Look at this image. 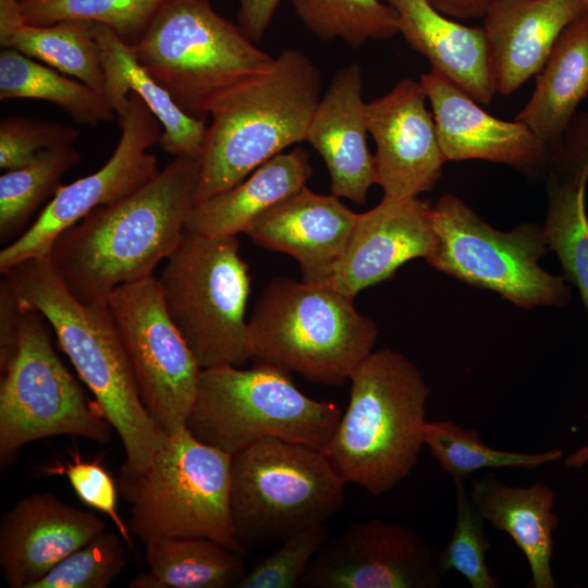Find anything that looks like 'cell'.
Listing matches in <instances>:
<instances>
[{"label": "cell", "mask_w": 588, "mask_h": 588, "mask_svg": "<svg viewBox=\"0 0 588 588\" xmlns=\"http://www.w3.org/2000/svg\"><path fill=\"white\" fill-rule=\"evenodd\" d=\"M397 16L405 41L431 64V70L488 105L494 90L485 34L437 11L428 0H382Z\"/></svg>", "instance_id": "obj_23"}, {"label": "cell", "mask_w": 588, "mask_h": 588, "mask_svg": "<svg viewBox=\"0 0 588 588\" xmlns=\"http://www.w3.org/2000/svg\"><path fill=\"white\" fill-rule=\"evenodd\" d=\"M550 177L585 186L588 179V112L572 120L560 142L549 150Z\"/></svg>", "instance_id": "obj_41"}, {"label": "cell", "mask_w": 588, "mask_h": 588, "mask_svg": "<svg viewBox=\"0 0 588 588\" xmlns=\"http://www.w3.org/2000/svg\"><path fill=\"white\" fill-rule=\"evenodd\" d=\"M21 305L39 311L79 378L120 437L125 462L120 473L143 470L166 444L149 416L108 304H84L68 290L48 256L25 260L2 273Z\"/></svg>", "instance_id": "obj_2"}, {"label": "cell", "mask_w": 588, "mask_h": 588, "mask_svg": "<svg viewBox=\"0 0 588 588\" xmlns=\"http://www.w3.org/2000/svg\"><path fill=\"white\" fill-rule=\"evenodd\" d=\"M357 217L339 197L305 186L264 212L245 233L262 247L294 257L302 281L327 284L343 258Z\"/></svg>", "instance_id": "obj_20"}, {"label": "cell", "mask_w": 588, "mask_h": 588, "mask_svg": "<svg viewBox=\"0 0 588 588\" xmlns=\"http://www.w3.org/2000/svg\"><path fill=\"white\" fill-rule=\"evenodd\" d=\"M21 307L17 350L1 371L2 468L32 441L74 436L107 443L113 429L98 402L86 396L57 355L44 316L34 308Z\"/></svg>", "instance_id": "obj_12"}, {"label": "cell", "mask_w": 588, "mask_h": 588, "mask_svg": "<svg viewBox=\"0 0 588 588\" xmlns=\"http://www.w3.org/2000/svg\"><path fill=\"white\" fill-rule=\"evenodd\" d=\"M22 307L17 295L5 275L0 280V371L14 357L20 336Z\"/></svg>", "instance_id": "obj_42"}, {"label": "cell", "mask_w": 588, "mask_h": 588, "mask_svg": "<svg viewBox=\"0 0 588 588\" xmlns=\"http://www.w3.org/2000/svg\"><path fill=\"white\" fill-rule=\"evenodd\" d=\"M158 278L166 309L203 369L250 359V275L236 235L185 230Z\"/></svg>", "instance_id": "obj_10"}, {"label": "cell", "mask_w": 588, "mask_h": 588, "mask_svg": "<svg viewBox=\"0 0 588 588\" xmlns=\"http://www.w3.org/2000/svg\"><path fill=\"white\" fill-rule=\"evenodd\" d=\"M119 492L131 505L128 528L143 542L203 537L246 555L231 514V455L185 427L140 471L120 473Z\"/></svg>", "instance_id": "obj_7"}, {"label": "cell", "mask_w": 588, "mask_h": 588, "mask_svg": "<svg viewBox=\"0 0 588 588\" xmlns=\"http://www.w3.org/2000/svg\"><path fill=\"white\" fill-rule=\"evenodd\" d=\"M363 85L357 63L339 69L319 100L306 137L328 169L331 194L359 205L376 184Z\"/></svg>", "instance_id": "obj_22"}, {"label": "cell", "mask_w": 588, "mask_h": 588, "mask_svg": "<svg viewBox=\"0 0 588 588\" xmlns=\"http://www.w3.org/2000/svg\"><path fill=\"white\" fill-rule=\"evenodd\" d=\"M122 541L118 531L105 529L60 561L30 588L108 587L126 563Z\"/></svg>", "instance_id": "obj_36"}, {"label": "cell", "mask_w": 588, "mask_h": 588, "mask_svg": "<svg viewBox=\"0 0 588 588\" xmlns=\"http://www.w3.org/2000/svg\"><path fill=\"white\" fill-rule=\"evenodd\" d=\"M311 173L304 148L278 154L233 187L195 204L185 230L208 236L245 233L264 212L305 187Z\"/></svg>", "instance_id": "obj_26"}, {"label": "cell", "mask_w": 588, "mask_h": 588, "mask_svg": "<svg viewBox=\"0 0 588 588\" xmlns=\"http://www.w3.org/2000/svg\"><path fill=\"white\" fill-rule=\"evenodd\" d=\"M443 15L453 20L483 19L499 0H428Z\"/></svg>", "instance_id": "obj_44"}, {"label": "cell", "mask_w": 588, "mask_h": 588, "mask_svg": "<svg viewBox=\"0 0 588 588\" xmlns=\"http://www.w3.org/2000/svg\"><path fill=\"white\" fill-rule=\"evenodd\" d=\"M168 0H20L25 21L51 25L85 21L112 29L133 47Z\"/></svg>", "instance_id": "obj_35"}, {"label": "cell", "mask_w": 588, "mask_h": 588, "mask_svg": "<svg viewBox=\"0 0 588 588\" xmlns=\"http://www.w3.org/2000/svg\"><path fill=\"white\" fill-rule=\"evenodd\" d=\"M237 21L253 41H259L268 29L281 0H237Z\"/></svg>", "instance_id": "obj_43"}, {"label": "cell", "mask_w": 588, "mask_h": 588, "mask_svg": "<svg viewBox=\"0 0 588 588\" xmlns=\"http://www.w3.org/2000/svg\"><path fill=\"white\" fill-rule=\"evenodd\" d=\"M121 136L108 161L96 172L61 185L36 221L0 252V271L47 256L56 238L101 206L130 196L159 172L149 149L159 143L162 126L146 103L131 93L118 114Z\"/></svg>", "instance_id": "obj_14"}, {"label": "cell", "mask_w": 588, "mask_h": 588, "mask_svg": "<svg viewBox=\"0 0 588 588\" xmlns=\"http://www.w3.org/2000/svg\"><path fill=\"white\" fill-rule=\"evenodd\" d=\"M301 22L320 39H341L356 49L396 34L395 11L381 0H290Z\"/></svg>", "instance_id": "obj_33"}, {"label": "cell", "mask_w": 588, "mask_h": 588, "mask_svg": "<svg viewBox=\"0 0 588 588\" xmlns=\"http://www.w3.org/2000/svg\"><path fill=\"white\" fill-rule=\"evenodd\" d=\"M107 304L149 416L168 437L185 428L203 368L166 309L158 278L117 287Z\"/></svg>", "instance_id": "obj_13"}, {"label": "cell", "mask_w": 588, "mask_h": 588, "mask_svg": "<svg viewBox=\"0 0 588 588\" xmlns=\"http://www.w3.org/2000/svg\"><path fill=\"white\" fill-rule=\"evenodd\" d=\"M456 487V518L453 534L441 550V565L446 574L456 571L473 588H498L486 562L491 544L485 532L486 520L473 504L465 485Z\"/></svg>", "instance_id": "obj_37"}, {"label": "cell", "mask_w": 588, "mask_h": 588, "mask_svg": "<svg viewBox=\"0 0 588 588\" xmlns=\"http://www.w3.org/2000/svg\"><path fill=\"white\" fill-rule=\"evenodd\" d=\"M0 46L41 61L103 94L105 77L90 22L34 25L25 21L20 0H0Z\"/></svg>", "instance_id": "obj_28"}, {"label": "cell", "mask_w": 588, "mask_h": 588, "mask_svg": "<svg viewBox=\"0 0 588 588\" xmlns=\"http://www.w3.org/2000/svg\"><path fill=\"white\" fill-rule=\"evenodd\" d=\"M436 247L429 201L383 196L376 207L358 213L343 258L324 285L355 297L390 279L406 261L427 260Z\"/></svg>", "instance_id": "obj_17"}, {"label": "cell", "mask_w": 588, "mask_h": 588, "mask_svg": "<svg viewBox=\"0 0 588 588\" xmlns=\"http://www.w3.org/2000/svg\"><path fill=\"white\" fill-rule=\"evenodd\" d=\"M426 100L420 82L403 78L367 102L368 132L376 144V184L385 197H418L441 176L446 159Z\"/></svg>", "instance_id": "obj_16"}, {"label": "cell", "mask_w": 588, "mask_h": 588, "mask_svg": "<svg viewBox=\"0 0 588 588\" xmlns=\"http://www.w3.org/2000/svg\"><path fill=\"white\" fill-rule=\"evenodd\" d=\"M431 220L437 247L427 262L434 269L493 291L520 308L568 304L564 277L539 265L549 249L542 226L523 223L500 231L451 194L431 206Z\"/></svg>", "instance_id": "obj_11"}, {"label": "cell", "mask_w": 588, "mask_h": 588, "mask_svg": "<svg viewBox=\"0 0 588 588\" xmlns=\"http://www.w3.org/2000/svg\"><path fill=\"white\" fill-rule=\"evenodd\" d=\"M145 544L146 573L131 588L236 587L245 571L244 555L203 537H159Z\"/></svg>", "instance_id": "obj_29"}, {"label": "cell", "mask_w": 588, "mask_h": 588, "mask_svg": "<svg viewBox=\"0 0 588 588\" xmlns=\"http://www.w3.org/2000/svg\"><path fill=\"white\" fill-rule=\"evenodd\" d=\"M549 249L554 250L573 282L588 315V217L585 186L549 176L548 207L542 225Z\"/></svg>", "instance_id": "obj_34"}, {"label": "cell", "mask_w": 588, "mask_h": 588, "mask_svg": "<svg viewBox=\"0 0 588 588\" xmlns=\"http://www.w3.org/2000/svg\"><path fill=\"white\" fill-rule=\"evenodd\" d=\"M38 99L59 107L81 124L113 121L115 112L106 96L14 50L0 52V100Z\"/></svg>", "instance_id": "obj_30"}, {"label": "cell", "mask_w": 588, "mask_h": 588, "mask_svg": "<svg viewBox=\"0 0 588 588\" xmlns=\"http://www.w3.org/2000/svg\"><path fill=\"white\" fill-rule=\"evenodd\" d=\"M106 529L103 520L51 493L16 502L0 522V564L11 588H30Z\"/></svg>", "instance_id": "obj_19"}, {"label": "cell", "mask_w": 588, "mask_h": 588, "mask_svg": "<svg viewBox=\"0 0 588 588\" xmlns=\"http://www.w3.org/2000/svg\"><path fill=\"white\" fill-rule=\"evenodd\" d=\"M73 146L40 150L19 168L0 176V241L8 243L36 209L61 186L62 176L79 162Z\"/></svg>", "instance_id": "obj_32"}, {"label": "cell", "mask_w": 588, "mask_h": 588, "mask_svg": "<svg viewBox=\"0 0 588 588\" xmlns=\"http://www.w3.org/2000/svg\"><path fill=\"white\" fill-rule=\"evenodd\" d=\"M469 497L486 523L507 534L524 553L531 574L529 587L556 586L551 559L559 517L555 493L547 485L510 486L487 471L471 482Z\"/></svg>", "instance_id": "obj_24"}, {"label": "cell", "mask_w": 588, "mask_h": 588, "mask_svg": "<svg viewBox=\"0 0 588 588\" xmlns=\"http://www.w3.org/2000/svg\"><path fill=\"white\" fill-rule=\"evenodd\" d=\"M444 575L441 550L411 527L371 518L328 537L299 587L437 588Z\"/></svg>", "instance_id": "obj_15"}, {"label": "cell", "mask_w": 588, "mask_h": 588, "mask_svg": "<svg viewBox=\"0 0 588 588\" xmlns=\"http://www.w3.org/2000/svg\"><path fill=\"white\" fill-rule=\"evenodd\" d=\"M350 381L348 405L324 453L345 483L381 495L417 464L430 390L418 367L391 348L372 351Z\"/></svg>", "instance_id": "obj_4"}, {"label": "cell", "mask_w": 588, "mask_h": 588, "mask_svg": "<svg viewBox=\"0 0 588 588\" xmlns=\"http://www.w3.org/2000/svg\"><path fill=\"white\" fill-rule=\"evenodd\" d=\"M49 475H64L78 499L86 505L107 515L124 543L134 549L132 532L118 511L119 488L100 461L82 460L78 452L65 464L57 463L44 468Z\"/></svg>", "instance_id": "obj_40"}, {"label": "cell", "mask_w": 588, "mask_h": 588, "mask_svg": "<svg viewBox=\"0 0 588 588\" xmlns=\"http://www.w3.org/2000/svg\"><path fill=\"white\" fill-rule=\"evenodd\" d=\"M328 537L326 524L314 525L293 535L278 550L246 572L236 587H299L309 563Z\"/></svg>", "instance_id": "obj_38"}, {"label": "cell", "mask_w": 588, "mask_h": 588, "mask_svg": "<svg viewBox=\"0 0 588 588\" xmlns=\"http://www.w3.org/2000/svg\"><path fill=\"white\" fill-rule=\"evenodd\" d=\"M588 464V444L578 448L571 453L564 461V465L568 468H581Z\"/></svg>", "instance_id": "obj_45"}, {"label": "cell", "mask_w": 588, "mask_h": 588, "mask_svg": "<svg viewBox=\"0 0 588 588\" xmlns=\"http://www.w3.org/2000/svg\"><path fill=\"white\" fill-rule=\"evenodd\" d=\"M378 328L354 297L324 284L274 278L248 319L250 359L330 385L350 380L372 352Z\"/></svg>", "instance_id": "obj_5"}, {"label": "cell", "mask_w": 588, "mask_h": 588, "mask_svg": "<svg viewBox=\"0 0 588 588\" xmlns=\"http://www.w3.org/2000/svg\"><path fill=\"white\" fill-rule=\"evenodd\" d=\"M585 13L580 0H499L481 26L495 93L509 96L539 74L562 32Z\"/></svg>", "instance_id": "obj_21"}, {"label": "cell", "mask_w": 588, "mask_h": 588, "mask_svg": "<svg viewBox=\"0 0 588 588\" xmlns=\"http://www.w3.org/2000/svg\"><path fill=\"white\" fill-rule=\"evenodd\" d=\"M199 173V159L174 157L139 189L62 232L47 256L73 296L107 304L117 287L152 277L183 236Z\"/></svg>", "instance_id": "obj_1"}, {"label": "cell", "mask_w": 588, "mask_h": 588, "mask_svg": "<svg viewBox=\"0 0 588 588\" xmlns=\"http://www.w3.org/2000/svg\"><path fill=\"white\" fill-rule=\"evenodd\" d=\"M131 48L147 73L196 119H206L221 93L274 61L210 0H168Z\"/></svg>", "instance_id": "obj_8"}, {"label": "cell", "mask_w": 588, "mask_h": 588, "mask_svg": "<svg viewBox=\"0 0 588 588\" xmlns=\"http://www.w3.org/2000/svg\"><path fill=\"white\" fill-rule=\"evenodd\" d=\"M339 405L305 395L289 372L255 364L250 369H201L186 428L230 455L278 438L326 452L341 418Z\"/></svg>", "instance_id": "obj_6"}, {"label": "cell", "mask_w": 588, "mask_h": 588, "mask_svg": "<svg viewBox=\"0 0 588 588\" xmlns=\"http://www.w3.org/2000/svg\"><path fill=\"white\" fill-rule=\"evenodd\" d=\"M345 482L324 452L266 438L231 455V514L236 539L282 543L344 506Z\"/></svg>", "instance_id": "obj_9"}, {"label": "cell", "mask_w": 588, "mask_h": 588, "mask_svg": "<svg viewBox=\"0 0 588 588\" xmlns=\"http://www.w3.org/2000/svg\"><path fill=\"white\" fill-rule=\"evenodd\" d=\"M76 128L62 123L24 117H5L0 121V168L24 166L37 152L61 146H73Z\"/></svg>", "instance_id": "obj_39"}, {"label": "cell", "mask_w": 588, "mask_h": 588, "mask_svg": "<svg viewBox=\"0 0 588 588\" xmlns=\"http://www.w3.org/2000/svg\"><path fill=\"white\" fill-rule=\"evenodd\" d=\"M588 12V0H580Z\"/></svg>", "instance_id": "obj_46"}, {"label": "cell", "mask_w": 588, "mask_h": 588, "mask_svg": "<svg viewBox=\"0 0 588 588\" xmlns=\"http://www.w3.org/2000/svg\"><path fill=\"white\" fill-rule=\"evenodd\" d=\"M105 77L103 95L120 114L135 93L162 126L160 147L173 157L199 159L207 130L206 119L186 114L172 96L156 82L136 59L131 46L109 27L93 23Z\"/></svg>", "instance_id": "obj_25"}, {"label": "cell", "mask_w": 588, "mask_h": 588, "mask_svg": "<svg viewBox=\"0 0 588 588\" xmlns=\"http://www.w3.org/2000/svg\"><path fill=\"white\" fill-rule=\"evenodd\" d=\"M419 82L430 102L446 161L480 159L504 163L526 173L546 167L549 148L525 123L489 114L433 70L422 74Z\"/></svg>", "instance_id": "obj_18"}, {"label": "cell", "mask_w": 588, "mask_h": 588, "mask_svg": "<svg viewBox=\"0 0 588 588\" xmlns=\"http://www.w3.org/2000/svg\"><path fill=\"white\" fill-rule=\"evenodd\" d=\"M321 73L298 49L217 96L203 146L195 204L224 192L293 144L306 140L321 98ZM194 204V205H195Z\"/></svg>", "instance_id": "obj_3"}, {"label": "cell", "mask_w": 588, "mask_h": 588, "mask_svg": "<svg viewBox=\"0 0 588 588\" xmlns=\"http://www.w3.org/2000/svg\"><path fill=\"white\" fill-rule=\"evenodd\" d=\"M588 94V13L558 38L536 87L515 120L525 123L549 148L556 145Z\"/></svg>", "instance_id": "obj_27"}, {"label": "cell", "mask_w": 588, "mask_h": 588, "mask_svg": "<svg viewBox=\"0 0 588 588\" xmlns=\"http://www.w3.org/2000/svg\"><path fill=\"white\" fill-rule=\"evenodd\" d=\"M424 443L440 467L454 480L465 485L478 470L491 468L535 469L559 461L563 451L551 449L541 453H519L497 450L485 444L475 429L452 420L427 421Z\"/></svg>", "instance_id": "obj_31"}]
</instances>
